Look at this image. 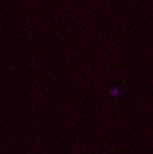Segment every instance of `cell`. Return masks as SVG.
I'll use <instances>...</instances> for the list:
<instances>
[{"mask_svg": "<svg viewBox=\"0 0 153 154\" xmlns=\"http://www.w3.org/2000/svg\"><path fill=\"white\" fill-rule=\"evenodd\" d=\"M108 94H109V96H112V97H116V96H118V95L120 94V90H119V88H117V86H114V88H112V89L108 91Z\"/></svg>", "mask_w": 153, "mask_h": 154, "instance_id": "6da1fadb", "label": "cell"}]
</instances>
